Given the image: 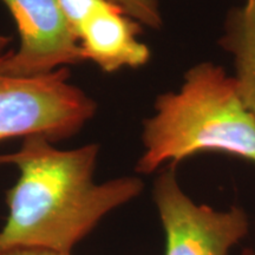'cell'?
Masks as SVG:
<instances>
[{
	"label": "cell",
	"instance_id": "6da1fadb",
	"mask_svg": "<svg viewBox=\"0 0 255 255\" xmlns=\"http://www.w3.org/2000/svg\"><path fill=\"white\" fill-rule=\"evenodd\" d=\"M98 151L97 144L59 150L44 137L30 136L17 152L0 155V164H14L20 173L6 191L0 248L38 246L71 254L108 213L142 193L144 183L135 176L96 183Z\"/></svg>",
	"mask_w": 255,
	"mask_h": 255
},
{
	"label": "cell",
	"instance_id": "7a4b0ae2",
	"mask_svg": "<svg viewBox=\"0 0 255 255\" xmlns=\"http://www.w3.org/2000/svg\"><path fill=\"white\" fill-rule=\"evenodd\" d=\"M142 143L139 174L206 151L255 164V117L242 102L234 77L214 63H199L186 72L180 90L156 98L155 114L143 122Z\"/></svg>",
	"mask_w": 255,
	"mask_h": 255
},
{
	"label": "cell",
	"instance_id": "3957f363",
	"mask_svg": "<svg viewBox=\"0 0 255 255\" xmlns=\"http://www.w3.org/2000/svg\"><path fill=\"white\" fill-rule=\"evenodd\" d=\"M69 79L66 66L36 76L0 73V141L41 136L53 143L77 133L97 105Z\"/></svg>",
	"mask_w": 255,
	"mask_h": 255
},
{
	"label": "cell",
	"instance_id": "277c9868",
	"mask_svg": "<svg viewBox=\"0 0 255 255\" xmlns=\"http://www.w3.org/2000/svg\"><path fill=\"white\" fill-rule=\"evenodd\" d=\"M175 167L158 175L152 191L165 233L164 255H228L250 231L246 212L197 205L181 188Z\"/></svg>",
	"mask_w": 255,
	"mask_h": 255
},
{
	"label": "cell",
	"instance_id": "5b68a950",
	"mask_svg": "<svg viewBox=\"0 0 255 255\" xmlns=\"http://www.w3.org/2000/svg\"><path fill=\"white\" fill-rule=\"evenodd\" d=\"M13 15L20 37L17 52L0 58V73L43 75L83 62L81 47L57 0H2Z\"/></svg>",
	"mask_w": 255,
	"mask_h": 255
},
{
	"label": "cell",
	"instance_id": "8992f818",
	"mask_svg": "<svg viewBox=\"0 0 255 255\" xmlns=\"http://www.w3.org/2000/svg\"><path fill=\"white\" fill-rule=\"evenodd\" d=\"M141 32V24L104 0L78 31L83 60H91L107 73L141 68L151 56L149 47L137 38Z\"/></svg>",
	"mask_w": 255,
	"mask_h": 255
},
{
	"label": "cell",
	"instance_id": "52a82bcc",
	"mask_svg": "<svg viewBox=\"0 0 255 255\" xmlns=\"http://www.w3.org/2000/svg\"><path fill=\"white\" fill-rule=\"evenodd\" d=\"M221 45L234 58V81L242 102L255 117V0L229 12Z\"/></svg>",
	"mask_w": 255,
	"mask_h": 255
},
{
	"label": "cell",
	"instance_id": "ba28073f",
	"mask_svg": "<svg viewBox=\"0 0 255 255\" xmlns=\"http://www.w3.org/2000/svg\"><path fill=\"white\" fill-rule=\"evenodd\" d=\"M109 1L119 6L124 13L141 25L155 30H158L163 25L158 0H109Z\"/></svg>",
	"mask_w": 255,
	"mask_h": 255
},
{
	"label": "cell",
	"instance_id": "9c48e42d",
	"mask_svg": "<svg viewBox=\"0 0 255 255\" xmlns=\"http://www.w3.org/2000/svg\"><path fill=\"white\" fill-rule=\"evenodd\" d=\"M103 1L104 0H57L60 12L76 39L83 23Z\"/></svg>",
	"mask_w": 255,
	"mask_h": 255
},
{
	"label": "cell",
	"instance_id": "30bf717a",
	"mask_svg": "<svg viewBox=\"0 0 255 255\" xmlns=\"http://www.w3.org/2000/svg\"><path fill=\"white\" fill-rule=\"evenodd\" d=\"M0 255H71L51 248L38 246H12L0 248Z\"/></svg>",
	"mask_w": 255,
	"mask_h": 255
},
{
	"label": "cell",
	"instance_id": "8fae6325",
	"mask_svg": "<svg viewBox=\"0 0 255 255\" xmlns=\"http://www.w3.org/2000/svg\"><path fill=\"white\" fill-rule=\"evenodd\" d=\"M11 41H12L11 37H6V36H2V34H0V58L7 53L6 52V50H7V47L9 44H11Z\"/></svg>",
	"mask_w": 255,
	"mask_h": 255
},
{
	"label": "cell",
	"instance_id": "7c38bea8",
	"mask_svg": "<svg viewBox=\"0 0 255 255\" xmlns=\"http://www.w3.org/2000/svg\"><path fill=\"white\" fill-rule=\"evenodd\" d=\"M242 255H255V250H252V248H247V250L244 251V254Z\"/></svg>",
	"mask_w": 255,
	"mask_h": 255
}]
</instances>
